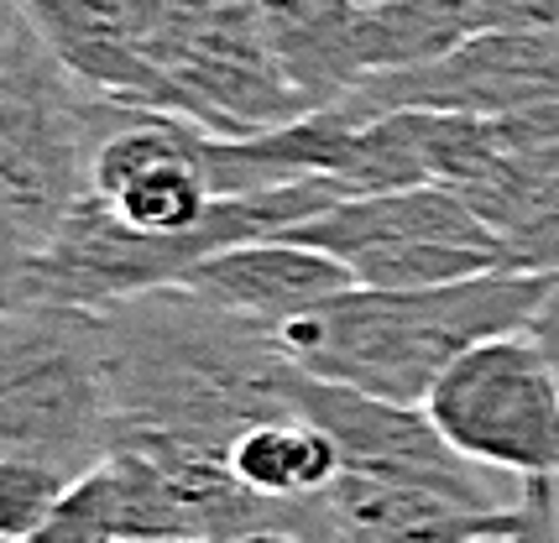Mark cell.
<instances>
[{
    "instance_id": "cell-20",
    "label": "cell",
    "mask_w": 559,
    "mask_h": 543,
    "mask_svg": "<svg viewBox=\"0 0 559 543\" xmlns=\"http://www.w3.org/2000/svg\"><path fill=\"white\" fill-rule=\"evenodd\" d=\"M152 543H204V539H152Z\"/></svg>"
},
{
    "instance_id": "cell-23",
    "label": "cell",
    "mask_w": 559,
    "mask_h": 543,
    "mask_svg": "<svg viewBox=\"0 0 559 543\" xmlns=\"http://www.w3.org/2000/svg\"><path fill=\"white\" fill-rule=\"evenodd\" d=\"M0 543H16V539H0Z\"/></svg>"
},
{
    "instance_id": "cell-22",
    "label": "cell",
    "mask_w": 559,
    "mask_h": 543,
    "mask_svg": "<svg viewBox=\"0 0 559 543\" xmlns=\"http://www.w3.org/2000/svg\"><path fill=\"white\" fill-rule=\"evenodd\" d=\"M555 502H559V475H555Z\"/></svg>"
},
{
    "instance_id": "cell-16",
    "label": "cell",
    "mask_w": 559,
    "mask_h": 543,
    "mask_svg": "<svg viewBox=\"0 0 559 543\" xmlns=\"http://www.w3.org/2000/svg\"><path fill=\"white\" fill-rule=\"evenodd\" d=\"M22 543H126L105 466H95L84 481H73V492L58 502V512L37 533H26Z\"/></svg>"
},
{
    "instance_id": "cell-15",
    "label": "cell",
    "mask_w": 559,
    "mask_h": 543,
    "mask_svg": "<svg viewBox=\"0 0 559 543\" xmlns=\"http://www.w3.org/2000/svg\"><path fill=\"white\" fill-rule=\"evenodd\" d=\"M502 267L508 272H559V157L544 168L534 194L523 198L518 220L502 236Z\"/></svg>"
},
{
    "instance_id": "cell-19",
    "label": "cell",
    "mask_w": 559,
    "mask_h": 543,
    "mask_svg": "<svg viewBox=\"0 0 559 543\" xmlns=\"http://www.w3.org/2000/svg\"><path fill=\"white\" fill-rule=\"evenodd\" d=\"M241 543H304V539L288 533V528H267V533H251V539H241Z\"/></svg>"
},
{
    "instance_id": "cell-12",
    "label": "cell",
    "mask_w": 559,
    "mask_h": 543,
    "mask_svg": "<svg viewBox=\"0 0 559 543\" xmlns=\"http://www.w3.org/2000/svg\"><path fill=\"white\" fill-rule=\"evenodd\" d=\"M225 466H230V475L241 481L246 492L267 496L277 507L309 502V496H319L345 470L335 439L319 423L304 419V413L251 423L241 439L230 445Z\"/></svg>"
},
{
    "instance_id": "cell-7",
    "label": "cell",
    "mask_w": 559,
    "mask_h": 543,
    "mask_svg": "<svg viewBox=\"0 0 559 543\" xmlns=\"http://www.w3.org/2000/svg\"><path fill=\"white\" fill-rule=\"evenodd\" d=\"M518 502L508 507H465L424 486L341 470L309 502L288 507V533L304 543H465L476 533L508 528Z\"/></svg>"
},
{
    "instance_id": "cell-11",
    "label": "cell",
    "mask_w": 559,
    "mask_h": 543,
    "mask_svg": "<svg viewBox=\"0 0 559 543\" xmlns=\"http://www.w3.org/2000/svg\"><path fill=\"white\" fill-rule=\"evenodd\" d=\"M481 37L476 0H382L356 11V63L366 74H403L439 63Z\"/></svg>"
},
{
    "instance_id": "cell-1",
    "label": "cell",
    "mask_w": 559,
    "mask_h": 543,
    "mask_svg": "<svg viewBox=\"0 0 559 543\" xmlns=\"http://www.w3.org/2000/svg\"><path fill=\"white\" fill-rule=\"evenodd\" d=\"M95 335L116 439L157 434L230 455L251 423L298 413L288 397L298 366L267 324L236 319L183 282L99 309Z\"/></svg>"
},
{
    "instance_id": "cell-17",
    "label": "cell",
    "mask_w": 559,
    "mask_h": 543,
    "mask_svg": "<svg viewBox=\"0 0 559 543\" xmlns=\"http://www.w3.org/2000/svg\"><path fill=\"white\" fill-rule=\"evenodd\" d=\"M481 32H559V0H476Z\"/></svg>"
},
{
    "instance_id": "cell-3",
    "label": "cell",
    "mask_w": 559,
    "mask_h": 543,
    "mask_svg": "<svg viewBox=\"0 0 559 543\" xmlns=\"http://www.w3.org/2000/svg\"><path fill=\"white\" fill-rule=\"evenodd\" d=\"M116 439L90 309H0V445L90 475Z\"/></svg>"
},
{
    "instance_id": "cell-10",
    "label": "cell",
    "mask_w": 559,
    "mask_h": 543,
    "mask_svg": "<svg viewBox=\"0 0 559 543\" xmlns=\"http://www.w3.org/2000/svg\"><path fill=\"white\" fill-rule=\"evenodd\" d=\"M356 11L361 5L350 0H257L272 69H283V79L309 105H330L361 84Z\"/></svg>"
},
{
    "instance_id": "cell-6",
    "label": "cell",
    "mask_w": 559,
    "mask_h": 543,
    "mask_svg": "<svg viewBox=\"0 0 559 543\" xmlns=\"http://www.w3.org/2000/svg\"><path fill=\"white\" fill-rule=\"evenodd\" d=\"M350 95L366 116L382 110L508 116L528 105H559V32H481L439 63L403 74H366Z\"/></svg>"
},
{
    "instance_id": "cell-9",
    "label": "cell",
    "mask_w": 559,
    "mask_h": 543,
    "mask_svg": "<svg viewBox=\"0 0 559 543\" xmlns=\"http://www.w3.org/2000/svg\"><path fill=\"white\" fill-rule=\"evenodd\" d=\"M283 241H298L309 251H324L335 262H350L371 246H397V241H455V246L497 251L502 241L491 236V225L471 209V198L450 183H418V189H392V194L345 198L330 215H314Z\"/></svg>"
},
{
    "instance_id": "cell-2",
    "label": "cell",
    "mask_w": 559,
    "mask_h": 543,
    "mask_svg": "<svg viewBox=\"0 0 559 543\" xmlns=\"http://www.w3.org/2000/svg\"><path fill=\"white\" fill-rule=\"evenodd\" d=\"M549 288L555 272L508 267H491L450 288H424V293L350 288L298 319L277 324L272 340L304 376L424 408V397L435 393V382L455 355L481 340L528 329Z\"/></svg>"
},
{
    "instance_id": "cell-4",
    "label": "cell",
    "mask_w": 559,
    "mask_h": 543,
    "mask_svg": "<svg viewBox=\"0 0 559 543\" xmlns=\"http://www.w3.org/2000/svg\"><path fill=\"white\" fill-rule=\"evenodd\" d=\"M424 413L471 466L523 481L559 475V376L528 329L455 355L424 397Z\"/></svg>"
},
{
    "instance_id": "cell-8",
    "label": "cell",
    "mask_w": 559,
    "mask_h": 543,
    "mask_svg": "<svg viewBox=\"0 0 559 543\" xmlns=\"http://www.w3.org/2000/svg\"><path fill=\"white\" fill-rule=\"evenodd\" d=\"M183 288L210 298L215 309L236 314V319L277 329V324L298 319L330 298L350 293L356 272L324 251L272 236V241H246V246H225L215 256H204L199 267L183 272Z\"/></svg>"
},
{
    "instance_id": "cell-18",
    "label": "cell",
    "mask_w": 559,
    "mask_h": 543,
    "mask_svg": "<svg viewBox=\"0 0 559 543\" xmlns=\"http://www.w3.org/2000/svg\"><path fill=\"white\" fill-rule=\"evenodd\" d=\"M528 335H534V346L549 355V366H555V376H559V272H555V288L538 303V314L528 319Z\"/></svg>"
},
{
    "instance_id": "cell-13",
    "label": "cell",
    "mask_w": 559,
    "mask_h": 543,
    "mask_svg": "<svg viewBox=\"0 0 559 543\" xmlns=\"http://www.w3.org/2000/svg\"><path fill=\"white\" fill-rule=\"evenodd\" d=\"M345 267L356 272V288L377 293H424V288H450L465 277L502 267L497 251L455 246V241H397V246H371L350 256Z\"/></svg>"
},
{
    "instance_id": "cell-5",
    "label": "cell",
    "mask_w": 559,
    "mask_h": 543,
    "mask_svg": "<svg viewBox=\"0 0 559 543\" xmlns=\"http://www.w3.org/2000/svg\"><path fill=\"white\" fill-rule=\"evenodd\" d=\"M288 397L304 419L319 423L335 439L345 470L424 486V492H439L450 502H465V507H508L487 492L481 466H471L414 402H388V397L335 387V382H319L304 371H293Z\"/></svg>"
},
{
    "instance_id": "cell-14",
    "label": "cell",
    "mask_w": 559,
    "mask_h": 543,
    "mask_svg": "<svg viewBox=\"0 0 559 543\" xmlns=\"http://www.w3.org/2000/svg\"><path fill=\"white\" fill-rule=\"evenodd\" d=\"M73 481H84V475L48 455L0 445V539L22 543L26 533H37L58 512V502L73 492Z\"/></svg>"
},
{
    "instance_id": "cell-21",
    "label": "cell",
    "mask_w": 559,
    "mask_h": 543,
    "mask_svg": "<svg viewBox=\"0 0 559 543\" xmlns=\"http://www.w3.org/2000/svg\"><path fill=\"white\" fill-rule=\"evenodd\" d=\"M350 5H382V0H350Z\"/></svg>"
}]
</instances>
